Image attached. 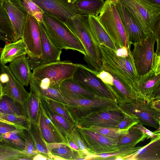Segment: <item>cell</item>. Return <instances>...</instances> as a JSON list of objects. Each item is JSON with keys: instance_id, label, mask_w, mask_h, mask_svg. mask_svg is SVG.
<instances>
[{"instance_id": "obj_21", "label": "cell", "mask_w": 160, "mask_h": 160, "mask_svg": "<svg viewBox=\"0 0 160 160\" xmlns=\"http://www.w3.org/2000/svg\"><path fill=\"white\" fill-rule=\"evenodd\" d=\"M41 35L42 55L39 64H47L60 61L62 50L55 47L49 39L42 22H39Z\"/></svg>"}, {"instance_id": "obj_10", "label": "cell", "mask_w": 160, "mask_h": 160, "mask_svg": "<svg viewBox=\"0 0 160 160\" xmlns=\"http://www.w3.org/2000/svg\"><path fill=\"white\" fill-rule=\"evenodd\" d=\"M72 78L97 97L116 100L107 85L97 76V73L86 66L78 64Z\"/></svg>"}, {"instance_id": "obj_5", "label": "cell", "mask_w": 160, "mask_h": 160, "mask_svg": "<svg viewBox=\"0 0 160 160\" xmlns=\"http://www.w3.org/2000/svg\"><path fill=\"white\" fill-rule=\"evenodd\" d=\"M78 65L69 60L39 64L33 69L32 79L44 85L59 88L63 81L72 78Z\"/></svg>"}, {"instance_id": "obj_7", "label": "cell", "mask_w": 160, "mask_h": 160, "mask_svg": "<svg viewBox=\"0 0 160 160\" xmlns=\"http://www.w3.org/2000/svg\"><path fill=\"white\" fill-rule=\"evenodd\" d=\"M118 105L122 112L136 118L139 123L160 129V110L154 108L151 102L138 98L132 102Z\"/></svg>"}, {"instance_id": "obj_16", "label": "cell", "mask_w": 160, "mask_h": 160, "mask_svg": "<svg viewBox=\"0 0 160 160\" xmlns=\"http://www.w3.org/2000/svg\"><path fill=\"white\" fill-rule=\"evenodd\" d=\"M2 6L8 16L14 32L12 42L17 41L22 38L28 13L22 5L21 0H4Z\"/></svg>"}, {"instance_id": "obj_55", "label": "cell", "mask_w": 160, "mask_h": 160, "mask_svg": "<svg viewBox=\"0 0 160 160\" xmlns=\"http://www.w3.org/2000/svg\"><path fill=\"white\" fill-rule=\"evenodd\" d=\"M72 3H73L77 0H69Z\"/></svg>"}, {"instance_id": "obj_57", "label": "cell", "mask_w": 160, "mask_h": 160, "mask_svg": "<svg viewBox=\"0 0 160 160\" xmlns=\"http://www.w3.org/2000/svg\"><path fill=\"white\" fill-rule=\"evenodd\" d=\"M110 0L112 1H115L118 0Z\"/></svg>"}, {"instance_id": "obj_6", "label": "cell", "mask_w": 160, "mask_h": 160, "mask_svg": "<svg viewBox=\"0 0 160 160\" xmlns=\"http://www.w3.org/2000/svg\"><path fill=\"white\" fill-rule=\"evenodd\" d=\"M66 100L65 106L76 122L80 118L91 113L118 108L115 99L96 97L92 98L73 99Z\"/></svg>"}, {"instance_id": "obj_23", "label": "cell", "mask_w": 160, "mask_h": 160, "mask_svg": "<svg viewBox=\"0 0 160 160\" xmlns=\"http://www.w3.org/2000/svg\"><path fill=\"white\" fill-rule=\"evenodd\" d=\"M39 95L40 101L45 113L51 119L67 144V136L72 132L75 125L71 124L54 111L49 105L44 97L40 94Z\"/></svg>"}, {"instance_id": "obj_25", "label": "cell", "mask_w": 160, "mask_h": 160, "mask_svg": "<svg viewBox=\"0 0 160 160\" xmlns=\"http://www.w3.org/2000/svg\"><path fill=\"white\" fill-rule=\"evenodd\" d=\"M61 92L66 99H90L96 96L75 81L72 78L63 81L59 86Z\"/></svg>"}, {"instance_id": "obj_13", "label": "cell", "mask_w": 160, "mask_h": 160, "mask_svg": "<svg viewBox=\"0 0 160 160\" xmlns=\"http://www.w3.org/2000/svg\"><path fill=\"white\" fill-rule=\"evenodd\" d=\"M123 118V112L118 107L91 113L78 119L76 125L86 128L92 126L118 128Z\"/></svg>"}, {"instance_id": "obj_19", "label": "cell", "mask_w": 160, "mask_h": 160, "mask_svg": "<svg viewBox=\"0 0 160 160\" xmlns=\"http://www.w3.org/2000/svg\"><path fill=\"white\" fill-rule=\"evenodd\" d=\"M3 71L8 75V81L2 85L3 94L23 105L29 95L24 86L14 76L8 66L4 65Z\"/></svg>"}, {"instance_id": "obj_4", "label": "cell", "mask_w": 160, "mask_h": 160, "mask_svg": "<svg viewBox=\"0 0 160 160\" xmlns=\"http://www.w3.org/2000/svg\"><path fill=\"white\" fill-rule=\"evenodd\" d=\"M98 21L115 44L119 48H131L127 32L112 1L105 0L99 14Z\"/></svg>"}, {"instance_id": "obj_51", "label": "cell", "mask_w": 160, "mask_h": 160, "mask_svg": "<svg viewBox=\"0 0 160 160\" xmlns=\"http://www.w3.org/2000/svg\"><path fill=\"white\" fill-rule=\"evenodd\" d=\"M32 160H51V159L47 156L39 153L36 155H34L32 158Z\"/></svg>"}, {"instance_id": "obj_26", "label": "cell", "mask_w": 160, "mask_h": 160, "mask_svg": "<svg viewBox=\"0 0 160 160\" xmlns=\"http://www.w3.org/2000/svg\"><path fill=\"white\" fill-rule=\"evenodd\" d=\"M123 160H160V138L151 141Z\"/></svg>"}, {"instance_id": "obj_29", "label": "cell", "mask_w": 160, "mask_h": 160, "mask_svg": "<svg viewBox=\"0 0 160 160\" xmlns=\"http://www.w3.org/2000/svg\"><path fill=\"white\" fill-rule=\"evenodd\" d=\"M50 155L60 157L65 160H76L88 155L82 151H76L64 143H47Z\"/></svg>"}, {"instance_id": "obj_47", "label": "cell", "mask_w": 160, "mask_h": 160, "mask_svg": "<svg viewBox=\"0 0 160 160\" xmlns=\"http://www.w3.org/2000/svg\"><path fill=\"white\" fill-rule=\"evenodd\" d=\"M17 129L15 126L0 122V133L3 135L7 132L16 131Z\"/></svg>"}, {"instance_id": "obj_14", "label": "cell", "mask_w": 160, "mask_h": 160, "mask_svg": "<svg viewBox=\"0 0 160 160\" xmlns=\"http://www.w3.org/2000/svg\"><path fill=\"white\" fill-rule=\"evenodd\" d=\"M138 98L150 103L160 99V73L152 69L132 84Z\"/></svg>"}, {"instance_id": "obj_3", "label": "cell", "mask_w": 160, "mask_h": 160, "mask_svg": "<svg viewBox=\"0 0 160 160\" xmlns=\"http://www.w3.org/2000/svg\"><path fill=\"white\" fill-rule=\"evenodd\" d=\"M100 48L103 70L111 72L132 85L139 79L131 51L127 55L120 56L103 45H100Z\"/></svg>"}, {"instance_id": "obj_50", "label": "cell", "mask_w": 160, "mask_h": 160, "mask_svg": "<svg viewBox=\"0 0 160 160\" xmlns=\"http://www.w3.org/2000/svg\"><path fill=\"white\" fill-rule=\"evenodd\" d=\"M9 78L8 74L4 72L0 74V82L2 85H4L9 81Z\"/></svg>"}, {"instance_id": "obj_1", "label": "cell", "mask_w": 160, "mask_h": 160, "mask_svg": "<svg viewBox=\"0 0 160 160\" xmlns=\"http://www.w3.org/2000/svg\"><path fill=\"white\" fill-rule=\"evenodd\" d=\"M78 38L85 52L84 57L88 67L97 73L103 70L100 45L90 29L88 16L78 14L64 22Z\"/></svg>"}, {"instance_id": "obj_42", "label": "cell", "mask_w": 160, "mask_h": 160, "mask_svg": "<svg viewBox=\"0 0 160 160\" xmlns=\"http://www.w3.org/2000/svg\"><path fill=\"white\" fill-rule=\"evenodd\" d=\"M25 146L22 152L32 158L35 155L39 153L35 143L27 129L24 130Z\"/></svg>"}, {"instance_id": "obj_15", "label": "cell", "mask_w": 160, "mask_h": 160, "mask_svg": "<svg viewBox=\"0 0 160 160\" xmlns=\"http://www.w3.org/2000/svg\"><path fill=\"white\" fill-rule=\"evenodd\" d=\"M42 11L65 22L79 14L73 3L69 0H30Z\"/></svg>"}, {"instance_id": "obj_11", "label": "cell", "mask_w": 160, "mask_h": 160, "mask_svg": "<svg viewBox=\"0 0 160 160\" xmlns=\"http://www.w3.org/2000/svg\"><path fill=\"white\" fill-rule=\"evenodd\" d=\"M22 39L26 45L28 58L39 64L42 50L39 22L34 17L28 13Z\"/></svg>"}, {"instance_id": "obj_38", "label": "cell", "mask_w": 160, "mask_h": 160, "mask_svg": "<svg viewBox=\"0 0 160 160\" xmlns=\"http://www.w3.org/2000/svg\"><path fill=\"white\" fill-rule=\"evenodd\" d=\"M24 130L17 129L14 131L2 135V137L13 146L22 151L25 146Z\"/></svg>"}, {"instance_id": "obj_36", "label": "cell", "mask_w": 160, "mask_h": 160, "mask_svg": "<svg viewBox=\"0 0 160 160\" xmlns=\"http://www.w3.org/2000/svg\"><path fill=\"white\" fill-rule=\"evenodd\" d=\"M29 84L30 87L32 88L42 96L63 104H68L66 99L60 90L59 88L49 85L41 88L33 82H30Z\"/></svg>"}, {"instance_id": "obj_31", "label": "cell", "mask_w": 160, "mask_h": 160, "mask_svg": "<svg viewBox=\"0 0 160 160\" xmlns=\"http://www.w3.org/2000/svg\"><path fill=\"white\" fill-rule=\"evenodd\" d=\"M32 160V158L0 137V160Z\"/></svg>"}, {"instance_id": "obj_17", "label": "cell", "mask_w": 160, "mask_h": 160, "mask_svg": "<svg viewBox=\"0 0 160 160\" xmlns=\"http://www.w3.org/2000/svg\"><path fill=\"white\" fill-rule=\"evenodd\" d=\"M127 33L129 43L132 44L145 38L146 35L121 0L113 1Z\"/></svg>"}, {"instance_id": "obj_41", "label": "cell", "mask_w": 160, "mask_h": 160, "mask_svg": "<svg viewBox=\"0 0 160 160\" xmlns=\"http://www.w3.org/2000/svg\"><path fill=\"white\" fill-rule=\"evenodd\" d=\"M21 3L28 13L33 16L38 22H42L43 12L36 4L30 0H21Z\"/></svg>"}, {"instance_id": "obj_56", "label": "cell", "mask_w": 160, "mask_h": 160, "mask_svg": "<svg viewBox=\"0 0 160 160\" xmlns=\"http://www.w3.org/2000/svg\"><path fill=\"white\" fill-rule=\"evenodd\" d=\"M2 134L0 133V137H2Z\"/></svg>"}, {"instance_id": "obj_46", "label": "cell", "mask_w": 160, "mask_h": 160, "mask_svg": "<svg viewBox=\"0 0 160 160\" xmlns=\"http://www.w3.org/2000/svg\"><path fill=\"white\" fill-rule=\"evenodd\" d=\"M152 31L154 32L156 36L157 48L155 53L157 55L160 56V21L156 24Z\"/></svg>"}, {"instance_id": "obj_20", "label": "cell", "mask_w": 160, "mask_h": 160, "mask_svg": "<svg viewBox=\"0 0 160 160\" xmlns=\"http://www.w3.org/2000/svg\"><path fill=\"white\" fill-rule=\"evenodd\" d=\"M38 125L41 134L47 143H64L67 144L57 128L45 113L40 101L39 106V123Z\"/></svg>"}, {"instance_id": "obj_27", "label": "cell", "mask_w": 160, "mask_h": 160, "mask_svg": "<svg viewBox=\"0 0 160 160\" xmlns=\"http://www.w3.org/2000/svg\"><path fill=\"white\" fill-rule=\"evenodd\" d=\"M27 55L26 45L22 39L5 45L1 52L0 61L3 65L10 63L17 58Z\"/></svg>"}, {"instance_id": "obj_30", "label": "cell", "mask_w": 160, "mask_h": 160, "mask_svg": "<svg viewBox=\"0 0 160 160\" xmlns=\"http://www.w3.org/2000/svg\"><path fill=\"white\" fill-rule=\"evenodd\" d=\"M30 88V91L29 95L22 106L29 120L38 124L40 95L33 88L31 87Z\"/></svg>"}, {"instance_id": "obj_8", "label": "cell", "mask_w": 160, "mask_h": 160, "mask_svg": "<svg viewBox=\"0 0 160 160\" xmlns=\"http://www.w3.org/2000/svg\"><path fill=\"white\" fill-rule=\"evenodd\" d=\"M147 35L160 21V9L149 6L139 0H121Z\"/></svg>"}, {"instance_id": "obj_18", "label": "cell", "mask_w": 160, "mask_h": 160, "mask_svg": "<svg viewBox=\"0 0 160 160\" xmlns=\"http://www.w3.org/2000/svg\"><path fill=\"white\" fill-rule=\"evenodd\" d=\"M108 72L112 75L113 81L106 85L114 95L118 104L130 102L138 98L132 84Z\"/></svg>"}, {"instance_id": "obj_44", "label": "cell", "mask_w": 160, "mask_h": 160, "mask_svg": "<svg viewBox=\"0 0 160 160\" xmlns=\"http://www.w3.org/2000/svg\"><path fill=\"white\" fill-rule=\"evenodd\" d=\"M68 136L78 146L81 151L86 154L88 156L91 155L88 152L82 139L78 133L75 125L72 132Z\"/></svg>"}, {"instance_id": "obj_33", "label": "cell", "mask_w": 160, "mask_h": 160, "mask_svg": "<svg viewBox=\"0 0 160 160\" xmlns=\"http://www.w3.org/2000/svg\"><path fill=\"white\" fill-rule=\"evenodd\" d=\"M14 37L13 27L7 12L2 6L0 8V40L7 44L12 42Z\"/></svg>"}, {"instance_id": "obj_24", "label": "cell", "mask_w": 160, "mask_h": 160, "mask_svg": "<svg viewBox=\"0 0 160 160\" xmlns=\"http://www.w3.org/2000/svg\"><path fill=\"white\" fill-rule=\"evenodd\" d=\"M8 67L15 77L24 86H28L32 78L28 59L26 55L9 63Z\"/></svg>"}, {"instance_id": "obj_39", "label": "cell", "mask_w": 160, "mask_h": 160, "mask_svg": "<svg viewBox=\"0 0 160 160\" xmlns=\"http://www.w3.org/2000/svg\"><path fill=\"white\" fill-rule=\"evenodd\" d=\"M100 134L108 138L119 140L122 136L128 132V129L118 128L102 127L95 126H91L87 128Z\"/></svg>"}, {"instance_id": "obj_43", "label": "cell", "mask_w": 160, "mask_h": 160, "mask_svg": "<svg viewBox=\"0 0 160 160\" xmlns=\"http://www.w3.org/2000/svg\"><path fill=\"white\" fill-rule=\"evenodd\" d=\"M122 112L123 118L118 125V128L129 129L133 126L139 123L138 119L135 117Z\"/></svg>"}, {"instance_id": "obj_2", "label": "cell", "mask_w": 160, "mask_h": 160, "mask_svg": "<svg viewBox=\"0 0 160 160\" xmlns=\"http://www.w3.org/2000/svg\"><path fill=\"white\" fill-rule=\"evenodd\" d=\"M42 23L46 32L54 46L60 49L77 51L85 55L81 42L65 23L57 18L43 13Z\"/></svg>"}, {"instance_id": "obj_34", "label": "cell", "mask_w": 160, "mask_h": 160, "mask_svg": "<svg viewBox=\"0 0 160 160\" xmlns=\"http://www.w3.org/2000/svg\"><path fill=\"white\" fill-rule=\"evenodd\" d=\"M0 112L27 118L23 106L4 95L0 98Z\"/></svg>"}, {"instance_id": "obj_54", "label": "cell", "mask_w": 160, "mask_h": 160, "mask_svg": "<svg viewBox=\"0 0 160 160\" xmlns=\"http://www.w3.org/2000/svg\"><path fill=\"white\" fill-rule=\"evenodd\" d=\"M4 0H0V8L2 7V4Z\"/></svg>"}, {"instance_id": "obj_28", "label": "cell", "mask_w": 160, "mask_h": 160, "mask_svg": "<svg viewBox=\"0 0 160 160\" xmlns=\"http://www.w3.org/2000/svg\"><path fill=\"white\" fill-rule=\"evenodd\" d=\"M88 20L91 32L99 45H103L116 52V47L106 32L103 28L97 17L88 16Z\"/></svg>"}, {"instance_id": "obj_37", "label": "cell", "mask_w": 160, "mask_h": 160, "mask_svg": "<svg viewBox=\"0 0 160 160\" xmlns=\"http://www.w3.org/2000/svg\"><path fill=\"white\" fill-rule=\"evenodd\" d=\"M29 121L24 116L0 112V122L14 126L17 128L28 130L27 124Z\"/></svg>"}, {"instance_id": "obj_45", "label": "cell", "mask_w": 160, "mask_h": 160, "mask_svg": "<svg viewBox=\"0 0 160 160\" xmlns=\"http://www.w3.org/2000/svg\"><path fill=\"white\" fill-rule=\"evenodd\" d=\"M139 129L147 136V138H150L151 141L160 138V132H152L145 128L143 125L138 123L132 126Z\"/></svg>"}, {"instance_id": "obj_40", "label": "cell", "mask_w": 160, "mask_h": 160, "mask_svg": "<svg viewBox=\"0 0 160 160\" xmlns=\"http://www.w3.org/2000/svg\"><path fill=\"white\" fill-rule=\"evenodd\" d=\"M43 97L49 105L54 111L61 116L71 124L74 125H76V122L72 118L68 111L65 106V104Z\"/></svg>"}, {"instance_id": "obj_35", "label": "cell", "mask_w": 160, "mask_h": 160, "mask_svg": "<svg viewBox=\"0 0 160 160\" xmlns=\"http://www.w3.org/2000/svg\"><path fill=\"white\" fill-rule=\"evenodd\" d=\"M27 126L28 130L32 137L39 153L45 155L49 158L50 153L47 142L41 134L38 125L29 121Z\"/></svg>"}, {"instance_id": "obj_12", "label": "cell", "mask_w": 160, "mask_h": 160, "mask_svg": "<svg viewBox=\"0 0 160 160\" xmlns=\"http://www.w3.org/2000/svg\"><path fill=\"white\" fill-rule=\"evenodd\" d=\"M75 126L91 155L118 151L116 145L119 140L108 138L88 129Z\"/></svg>"}, {"instance_id": "obj_52", "label": "cell", "mask_w": 160, "mask_h": 160, "mask_svg": "<svg viewBox=\"0 0 160 160\" xmlns=\"http://www.w3.org/2000/svg\"><path fill=\"white\" fill-rule=\"evenodd\" d=\"M2 48L0 47V57L1 52L2 50ZM3 66L1 62L0 61V74L3 72Z\"/></svg>"}, {"instance_id": "obj_9", "label": "cell", "mask_w": 160, "mask_h": 160, "mask_svg": "<svg viewBox=\"0 0 160 160\" xmlns=\"http://www.w3.org/2000/svg\"><path fill=\"white\" fill-rule=\"evenodd\" d=\"M156 36L152 31L140 41L133 44L132 54L135 66L140 77L151 70L152 68L155 52Z\"/></svg>"}, {"instance_id": "obj_48", "label": "cell", "mask_w": 160, "mask_h": 160, "mask_svg": "<svg viewBox=\"0 0 160 160\" xmlns=\"http://www.w3.org/2000/svg\"><path fill=\"white\" fill-rule=\"evenodd\" d=\"M149 6L160 9V0H139Z\"/></svg>"}, {"instance_id": "obj_49", "label": "cell", "mask_w": 160, "mask_h": 160, "mask_svg": "<svg viewBox=\"0 0 160 160\" xmlns=\"http://www.w3.org/2000/svg\"><path fill=\"white\" fill-rule=\"evenodd\" d=\"M67 141L68 145L71 148L78 151H81L78 146L70 138L68 135L67 137Z\"/></svg>"}, {"instance_id": "obj_53", "label": "cell", "mask_w": 160, "mask_h": 160, "mask_svg": "<svg viewBox=\"0 0 160 160\" xmlns=\"http://www.w3.org/2000/svg\"><path fill=\"white\" fill-rule=\"evenodd\" d=\"M3 95V90H2V84L0 82V98Z\"/></svg>"}, {"instance_id": "obj_22", "label": "cell", "mask_w": 160, "mask_h": 160, "mask_svg": "<svg viewBox=\"0 0 160 160\" xmlns=\"http://www.w3.org/2000/svg\"><path fill=\"white\" fill-rule=\"evenodd\" d=\"M146 138H147V135L140 130L132 127L128 129L127 133L119 139L116 145L117 151L125 152L130 155L142 147H135Z\"/></svg>"}, {"instance_id": "obj_32", "label": "cell", "mask_w": 160, "mask_h": 160, "mask_svg": "<svg viewBox=\"0 0 160 160\" xmlns=\"http://www.w3.org/2000/svg\"><path fill=\"white\" fill-rule=\"evenodd\" d=\"M104 2V0H77L73 4L79 14L97 17Z\"/></svg>"}]
</instances>
